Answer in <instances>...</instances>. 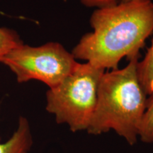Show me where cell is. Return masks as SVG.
Instances as JSON below:
<instances>
[{"instance_id": "obj_8", "label": "cell", "mask_w": 153, "mask_h": 153, "mask_svg": "<svg viewBox=\"0 0 153 153\" xmlns=\"http://www.w3.org/2000/svg\"><path fill=\"white\" fill-rule=\"evenodd\" d=\"M22 43L18 33L10 28L0 27V61L11 49Z\"/></svg>"}, {"instance_id": "obj_3", "label": "cell", "mask_w": 153, "mask_h": 153, "mask_svg": "<svg viewBox=\"0 0 153 153\" xmlns=\"http://www.w3.org/2000/svg\"><path fill=\"white\" fill-rule=\"evenodd\" d=\"M105 72L89 62L75 69L46 92V111L58 124H67L73 133L87 131L94 113L101 76Z\"/></svg>"}, {"instance_id": "obj_9", "label": "cell", "mask_w": 153, "mask_h": 153, "mask_svg": "<svg viewBox=\"0 0 153 153\" xmlns=\"http://www.w3.org/2000/svg\"><path fill=\"white\" fill-rule=\"evenodd\" d=\"M80 1L85 7L99 9L116 4L118 0H80Z\"/></svg>"}, {"instance_id": "obj_1", "label": "cell", "mask_w": 153, "mask_h": 153, "mask_svg": "<svg viewBox=\"0 0 153 153\" xmlns=\"http://www.w3.org/2000/svg\"><path fill=\"white\" fill-rule=\"evenodd\" d=\"M93 30L84 35L72 51L76 60L97 68L118 69L123 57L140 56L153 32V2L132 0L97 9L90 17Z\"/></svg>"}, {"instance_id": "obj_10", "label": "cell", "mask_w": 153, "mask_h": 153, "mask_svg": "<svg viewBox=\"0 0 153 153\" xmlns=\"http://www.w3.org/2000/svg\"><path fill=\"white\" fill-rule=\"evenodd\" d=\"M130 1H132V0H118V2H127ZM149 1H152V0H149Z\"/></svg>"}, {"instance_id": "obj_4", "label": "cell", "mask_w": 153, "mask_h": 153, "mask_svg": "<svg viewBox=\"0 0 153 153\" xmlns=\"http://www.w3.org/2000/svg\"><path fill=\"white\" fill-rule=\"evenodd\" d=\"M16 76L19 83L38 80L56 87L75 69L78 62L59 43L33 47L24 43L11 49L1 61Z\"/></svg>"}, {"instance_id": "obj_5", "label": "cell", "mask_w": 153, "mask_h": 153, "mask_svg": "<svg viewBox=\"0 0 153 153\" xmlns=\"http://www.w3.org/2000/svg\"><path fill=\"white\" fill-rule=\"evenodd\" d=\"M33 145V137L27 118L21 116L16 131L9 140L0 143V153H28Z\"/></svg>"}, {"instance_id": "obj_2", "label": "cell", "mask_w": 153, "mask_h": 153, "mask_svg": "<svg viewBox=\"0 0 153 153\" xmlns=\"http://www.w3.org/2000/svg\"><path fill=\"white\" fill-rule=\"evenodd\" d=\"M139 57L130 60L124 68L104 72L101 76L89 134L99 135L113 130L130 145L137 143L148 99L137 74Z\"/></svg>"}, {"instance_id": "obj_6", "label": "cell", "mask_w": 153, "mask_h": 153, "mask_svg": "<svg viewBox=\"0 0 153 153\" xmlns=\"http://www.w3.org/2000/svg\"><path fill=\"white\" fill-rule=\"evenodd\" d=\"M137 74L145 92L150 95L153 91V40L143 60L138 61Z\"/></svg>"}, {"instance_id": "obj_7", "label": "cell", "mask_w": 153, "mask_h": 153, "mask_svg": "<svg viewBox=\"0 0 153 153\" xmlns=\"http://www.w3.org/2000/svg\"><path fill=\"white\" fill-rule=\"evenodd\" d=\"M138 137L143 143H153V91L147 99L145 110L140 126Z\"/></svg>"}]
</instances>
